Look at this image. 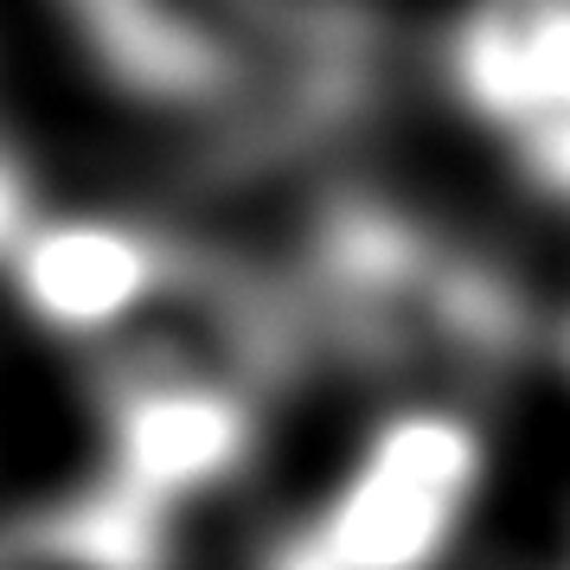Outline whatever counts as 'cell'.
I'll use <instances>...</instances> for the list:
<instances>
[{
  "label": "cell",
  "instance_id": "cell-2",
  "mask_svg": "<svg viewBox=\"0 0 570 570\" xmlns=\"http://www.w3.org/2000/svg\"><path fill=\"white\" fill-rule=\"evenodd\" d=\"M90 58L155 104H206L237 90L263 39H276V0H71Z\"/></svg>",
  "mask_w": 570,
  "mask_h": 570
},
{
  "label": "cell",
  "instance_id": "cell-6",
  "mask_svg": "<svg viewBox=\"0 0 570 570\" xmlns=\"http://www.w3.org/2000/svg\"><path fill=\"white\" fill-rule=\"evenodd\" d=\"M32 232H39V225H32V180H27V167L0 148V257L13 263V250H20Z\"/></svg>",
  "mask_w": 570,
  "mask_h": 570
},
{
  "label": "cell",
  "instance_id": "cell-3",
  "mask_svg": "<svg viewBox=\"0 0 570 570\" xmlns=\"http://www.w3.org/2000/svg\"><path fill=\"white\" fill-rule=\"evenodd\" d=\"M250 397L193 365H155L109 385V474L160 507L232 481L250 462Z\"/></svg>",
  "mask_w": 570,
  "mask_h": 570
},
{
  "label": "cell",
  "instance_id": "cell-1",
  "mask_svg": "<svg viewBox=\"0 0 570 570\" xmlns=\"http://www.w3.org/2000/svg\"><path fill=\"white\" fill-rule=\"evenodd\" d=\"M488 449L455 411H397L372 430L346 488L288 539L263 570H430L455 544Z\"/></svg>",
  "mask_w": 570,
  "mask_h": 570
},
{
  "label": "cell",
  "instance_id": "cell-4",
  "mask_svg": "<svg viewBox=\"0 0 570 570\" xmlns=\"http://www.w3.org/2000/svg\"><path fill=\"white\" fill-rule=\"evenodd\" d=\"M13 302L46 334H116L174 288V244L129 218H52L13 250Z\"/></svg>",
  "mask_w": 570,
  "mask_h": 570
},
{
  "label": "cell",
  "instance_id": "cell-7",
  "mask_svg": "<svg viewBox=\"0 0 570 570\" xmlns=\"http://www.w3.org/2000/svg\"><path fill=\"white\" fill-rule=\"evenodd\" d=\"M0 570H65V564L32 539V525H13V532H0Z\"/></svg>",
  "mask_w": 570,
  "mask_h": 570
},
{
  "label": "cell",
  "instance_id": "cell-5",
  "mask_svg": "<svg viewBox=\"0 0 570 570\" xmlns=\"http://www.w3.org/2000/svg\"><path fill=\"white\" fill-rule=\"evenodd\" d=\"M32 539L65 570H174V507H160L129 481H97L90 493H71L65 507L27 519Z\"/></svg>",
  "mask_w": 570,
  "mask_h": 570
}]
</instances>
